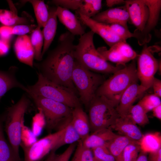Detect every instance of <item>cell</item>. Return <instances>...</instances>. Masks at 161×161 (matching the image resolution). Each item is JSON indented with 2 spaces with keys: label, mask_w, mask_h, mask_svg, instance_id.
I'll return each mask as SVG.
<instances>
[{
  "label": "cell",
  "mask_w": 161,
  "mask_h": 161,
  "mask_svg": "<svg viewBox=\"0 0 161 161\" xmlns=\"http://www.w3.org/2000/svg\"><path fill=\"white\" fill-rule=\"evenodd\" d=\"M75 36L68 31L62 34L56 47L48 52L44 60L34 63V65L44 77L77 95L78 93L72 79L75 61Z\"/></svg>",
  "instance_id": "1"
},
{
  "label": "cell",
  "mask_w": 161,
  "mask_h": 161,
  "mask_svg": "<svg viewBox=\"0 0 161 161\" xmlns=\"http://www.w3.org/2000/svg\"><path fill=\"white\" fill-rule=\"evenodd\" d=\"M95 33L91 30L80 36L74 52L75 60L84 67L94 72L114 73L126 66H114L105 60L97 51L94 45Z\"/></svg>",
  "instance_id": "2"
},
{
  "label": "cell",
  "mask_w": 161,
  "mask_h": 161,
  "mask_svg": "<svg viewBox=\"0 0 161 161\" xmlns=\"http://www.w3.org/2000/svg\"><path fill=\"white\" fill-rule=\"evenodd\" d=\"M113 74L98 88L95 95L105 97L116 108L125 90L131 84L137 82L135 59Z\"/></svg>",
  "instance_id": "3"
},
{
  "label": "cell",
  "mask_w": 161,
  "mask_h": 161,
  "mask_svg": "<svg viewBox=\"0 0 161 161\" xmlns=\"http://www.w3.org/2000/svg\"><path fill=\"white\" fill-rule=\"evenodd\" d=\"M38 109L42 112L47 131L51 132L63 129L70 123L72 109L56 101L28 94Z\"/></svg>",
  "instance_id": "4"
},
{
  "label": "cell",
  "mask_w": 161,
  "mask_h": 161,
  "mask_svg": "<svg viewBox=\"0 0 161 161\" xmlns=\"http://www.w3.org/2000/svg\"><path fill=\"white\" fill-rule=\"evenodd\" d=\"M29 99L25 95L15 104L8 107L4 114L5 129L9 143L17 154L21 143L24 117L30 105Z\"/></svg>",
  "instance_id": "5"
},
{
  "label": "cell",
  "mask_w": 161,
  "mask_h": 161,
  "mask_svg": "<svg viewBox=\"0 0 161 161\" xmlns=\"http://www.w3.org/2000/svg\"><path fill=\"white\" fill-rule=\"evenodd\" d=\"M38 79L34 84L27 86V94L51 99L73 109L82 106L77 95L69 89L54 83L37 72Z\"/></svg>",
  "instance_id": "6"
},
{
  "label": "cell",
  "mask_w": 161,
  "mask_h": 161,
  "mask_svg": "<svg viewBox=\"0 0 161 161\" xmlns=\"http://www.w3.org/2000/svg\"><path fill=\"white\" fill-rule=\"evenodd\" d=\"M72 79L80 102L88 110L97 89L105 80L104 77L84 67L75 60Z\"/></svg>",
  "instance_id": "7"
},
{
  "label": "cell",
  "mask_w": 161,
  "mask_h": 161,
  "mask_svg": "<svg viewBox=\"0 0 161 161\" xmlns=\"http://www.w3.org/2000/svg\"><path fill=\"white\" fill-rule=\"evenodd\" d=\"M88 110L90 134L103 129H110L119 116L111 102L103 96L95 94Z\"/></svg>",
  "instance_id": "8"
},
{
  "label": "cell",
  "mask_w": 161,
  "mask_h": 161,
  "mask_svg": "<svg viewBox=\"0 0 161 161\" xmlns=\"http://www.w3.org/2000/svg\"><path fill=\"white\" fill-rule=\"evenodd\" d=\"M138 57L137 77L140 82V85L147 90L152 86L154 76L159 68V64L147 43L143 45L142 51Z\"/></svg>",
  "instance_id": "9"
},
{
  "label": "cell",
  "mask_w": 161,
  "mask_h": 161,
  "mask_svg": "<svg viewBox=\"0 0 161 161\" xmlns=\"http://www.w3.org/2000/svg\"><path fill=\"white\" fill-rule=\"evenodd\" d=\"M148 7L149 16L145 26L141 32L134 31V33L140 45H144L150 41V33L157 26L160 17L161 10V0H143Z\"/></svg>",
  "instance_id": "10"
},
{
  "label": "cell",
  "mask_w": 161,
  "mask_h": 161,
  "mask_svg": "<svg viewBox=\"0 0 161 161\" xmlns=\"http://www.w3.org/2000/svg\"><path fill=\"white\" fill-rule=\"evenodd\" d=\"M125 6L131 23L136 27V31L141 32L149 16V10L143 0L125 1Z\"/></svg>",
  "instance_id": "11"
},
{
  "label": "cell",
  "mask_w": 161,
  "mask_h": 161,
  "mask_svg": "<svg viewBox=\"0 0 161 161\" xmlns=\"http://www.w3.org/2000/svg\"><path fill=\"white\" fill-rule=\"evenodd\" d=\"M76 14L81 22L88 27L95 34L100 36L110 47L117 42L126 41L122 40L116 35L109 25L97 22L92 18L79 13Z\"/></svg>",
  "instance_id": "12"
},
{
  "label": "cell",
  "mask_w": 161,
  "mask_h": 161,
  "mask_svg": "<svg viewBox=\"0 0 161 161\" xmlns=\"http://www.w3.org/2000/svg\"><path fill=\"white\" fill-rule=\"evenodd\" d=\"M92 18L100 23L108 25L118 24L128 29L127 22L129 18L125 6L109 8L99 12Z\"/></svg>",
  "instance_id": "13"
},
{
  "label": "cell",
  "mask_w": 161,
  "mask_h": 161,
  "mask_svg": "<svg viewBox=\"0 0 161 161\" xmlns=\"http://www.w3.org/2000/svg\"><path fill=\"white\" fill-rule=\"evenodd\" d=\"M113 129L121 135L139 141L143 135L131 117L128 114L120 116L116 119L110 129Z\"/></svg>",
  "instance_id": "14"
},
{
  "label": "cell",
  "mask_w": 161,
  "mask_h": 161,
  "mask_svg": "<svg viewBox=\"0 0 161 161\" xmlns=\"http://www.w3.org/2000/svg\"><path fill=\"white\" fill-rule=\"evenodd\" d=\"M13 48L16 57L20 62L33 67L34 51L29 36H18L14 42Z\"/></svg>",
  "instance_id": "15"
},
{
  "label": "cell",
  "mask_w": 161,
  "mask_h": 161,
  "mask_svg": "<svg viewBox=\"0 0 161 161\" xmlns=\"http://www.w3.org/2000/svg\"><path fill=\"white\" fill-rule=\"evenodd\" d=\"M146 90L137 82L130 85L123 94L119 103L116 108L119 116L127 114L133 103Z\"/></svg>",
  "instance_id": "16"
},
{
  "label": "cell",
  "mask_w": 161,
  "mask_h": 161,
  "mask_svg": "<svg viewBox=\"0 0 161 161\" xmlns=\"http://www.w3.org/2000/svg\"><path fill=\"white\" fill-rule=\"evenodd\" d=\"M56 15L59 21L73 35L82 36L85 29L77 16L69 10L57 6Z\"/></svg>",
  "instance_id": "17"
},
{
  "label": "cell",
  "mask_w": 161,
  "mask_h": 161,
  "mask_svg": "<svg viewBox=\"0 0 161 161\" xmlns=\"http://www.w3.org/2000/svg\"><path fill=\"white\" fill-rule=\"evenodd\" d=\"M71 123L74 128L83 141L90 134V127L88 115L83 109L82 106L72 109Z\"/></svg>",
  "instance_id": "18"
},
{
  "label": "cell",
  "mask_w": 161,
  "mask_h": 161,
  "mask_svg": "<svg viewBox=\"0 0 161 161\" xmlns=\"http://www.w3.org/2000/svg\"><path fill=\"white\" fill-rule=\"evenodd\" d=\"M49 16L48 20L42 30L44 37L42 57L47 51L55 36L57 26V7L48 6Z\"/></svg>",
  "instance_id": "19"
},
{
  "label": "cell",
  "mask_w": 161,
  "mask_h": 161,
  "mask_svg": "<svg viewBox=\"0 0 161 161\" xmlns=\"http://www.w3.org/2000/svg\"><path fill=\"white\" fill-rule=\"evenodd\" d=\"M17 70V67L13 66L7 71H0V100L6 93L12 88H18L26 92L27 86L19 82L16 77Z\"/></svg>",
  "instance_id": "20"
},
{
  "label": "cell",
  "mask_w": 161,
  "mask_h": 161,
  "mask_svg": "<svg viewBox=\"0 0 161 161\" xmlns=\"http://www.w3.org/2000/svg\"><path fill=\"white\" fill-rule=\"evenodd\" d=\"M117 135L111 129H104L90 134L88 137L82 141L84 146L91 149L100 146H106Z\"/></svg>",
  "instance_id": "21"
},
{
  "label": "cell",
  "mask_w": 161,
  "mask_h": 161,
  "mask_svg": "<svg viewBox=\"0 0 161 161\" xmlns=\"http://www.w3.org/2000/svg\"><path fill=\"white\" fill-rule=\"evenodd\" d=\"M33 22L32 17L25 12L19 16L15 8L10 10L0 9V22L3 25L13 27L19 24H33Z\"/></svg>",
  "instance_id": "22"
},
{
  "label": "cell",
  "mask_w": 161,
  "mask_h": 161,
  "mask_svg": "<svg viewBox=\"0 0 161 161\" xmlns=\"http://www.w3.org/2000/svg\"><path fill=\"white\" fill-rule=\"evenodd\" d=\"M4 114L0 115V161H21L19 154L14 151L6 140L4 132Z\"/></svg>",
  "instance_id": "23"
},
{
  "label": "cell",
  "mask_w": 161,
  "mask_h": 161,
  "mask_svg": "<svg viewBox=\"0 0 161 161\" xmlns=\"http://www.w3.org/2000/svg\"><path fill=\"white\" fill-rule=\"evenodd\" d=\"M140 151L146 153L155 151L161 148V135L160 132L143 135L139 141Z\"/></svg>",
  "instance_id": "24"
},
{
  "label": "cell",
  "mask_w": 161,
  "mask_h": 161,
  "mask_svg": "<svg viewBox=\"0 0 161 161\" xmlns=\"http://www.w3.org/2000/svg\"><path fill=\"white\" fill-rule=\"evenodd\" d=\"M80 140L71 123L64 129L61 130L55 144L54 150H56L66 144L77 142Z\"/></svg>",
  "instance_id": "25"
},
{
  "label": "cell",
  "mask_w": 161,
  "mask_h": 161,
  "mask_svg": "<svg viewBox=\"0 0 161 161\" xmlns=\"http://www.w3.org/2000/svg\"><path fill=\"white\" fill-rule=\"evenodd\" d=\"M30 3L33 7L37 23V26L41 28L46 23L49 16L48 6L43 0H30L23 1Z\"/></svg>",
  "instance_id": "26"
},
{
  "label": "cell",
  "mask_w": 161,
  "mask_h": 161,
  "mask_svg": "<svg viewBox=\"0 0 161 161\" xmlns=\"http://www.w3.org/2000/svg\"><path fill=\"white\" fill-rule=\"evenodd\" d=\"M134 141H136L126 136L117 135L110 141L106 146L115 157L116 161L121 156L125 147Z\"/></svg>",
  "instance_id": "27"
},
{
  "label": "cell",
  "mask_w": 161,
  "mask_h": 161,
  "mask_svg": "<svg viewBox=\"0 0 161 161\" xmlns=\"http://www.w3.org/2000/svg\"><path fill=\"white\" fill-rule=\"evenodd\" d=\"M97 49L104 59L107 61H109L116 63L117 64L123 65H125L129 62L122 55L115 44L108 49L105 47H99Z\"/></svg>",
  "instance_id": "28"
},
{
  "label": "cell",
  "mask_w": 161,
  "mask_h": 161,
  "mask_svg": "<svg viewBox=\"0 0 161 161\" xmlns=\"http://www.w3.org/2000/svg\"><path fill=\"white\" fill-rule=\"evenodd\" d=\"M101 0H82L76 13L92 18L100 12L102 7Z\"/></svg>",
  "instance_id": "29"
},
{
  "label": "cell",
  "mask_w": 161,
  "mask_h": 161,
  "mask_svg": "<svg viewBox=\"0 0 161 161\" xmlns=\"http://www.w3.org/2000/svg\"><path fill=\"white\" fill-rule=\"evenodd\" d=\"M31 42L33 48L34 59L38 61L42 60V51L44 45V37L41 28L38 26L31 33L30 37Z\"/></svg>",
  "instance_id": "30"
},
{
  "label": "cell",
  "mask_w": 161,
  "mask_h": 161,
  "mask_svg": "<svg viewBox=\"0 0 161 161\" xmlns=\"http://www.w3.org/2000/svg\"><path fill=\"white\" fill-rule=\"evenodd\" d=\"M127 114L131 117L136 124L140 126H144L149 122L147 113L138 103L132 105L129 108Z\"/></svg>",
  "instance_id": "31"
},
{
  "label": "cell",
  "mask_w": 161,
  "mask_h": 161,
  "mask_svg": "<svg viewBox=\"0 0 161 161\" xmlns=\"http://www.w3.org/2000/svg\"><path fill=\"white\" fill-rule=\"evenodd\" d=\"M93 159L92 150L84 146L81 140H78L71 161H93Z\"/></svg>",
  "instance_id": "32"
},
{
  "label": "cell",
  "mask_w": 161,
  "mask_h": 161,
  "mask_svg": "<svg viewBox=\"0 0 161 161\" xmlns=\"http://www.w3.org/2000/svg\"><path fill=\"white\" fill-rule=\"evenodd\" d=\"M140 151L139 141H134L125 147L120 158L122 161H135Z\"/></svg>",
  "instance_id": "33"
},
{
  "label": "cell",
  "mask_w": 161,
  "mask_h": 161,
  "mask_svg": "<svg viewBox=\"0 0 161 161\" xmlns=\"http://www.w3.org/2000/svg\"><path fill=\"white\" fill-rule=\"evenodd\" d=\"M147 113L154 108L161 104L160 97L154 94L147 95L138 103Z\"/></svg>",
  "instance_id": "34"
},
{
  "label": "cell",
  "mask_w": 161,
  "mask_h": 161,
  "mask_svg": "<svg viewBox=\"0 0 161 161\" xmlns=\"http://www.w3.org/2000/svg\"><path fill=\"white\" fill-rule=\"evenodd\" d=\"M94 157L102 161H116L115 157L105 145L91 149Z\"/></svg>",
  "instance_id": "35"
},
{
  "label": "cell",
  "mask_w": 161,
  "mask_h": 161,
  "mask_svg": "<svg viewBox=\"0 0 161 161\" xmlns=\"http://www.w3.org/2000/svg\"><path fill=\"white\" fill-rule=\"evenodd\" d=\"M82 0H53L48 1L49 4L59 6L67 9L76 11L79 8Z\"/></svg>",
  "instance_id": "36"
},
{
  "label": "cell",
  "mask_w": 161,
  "mask_h": 161,
  "mask_svg": "<svg viewBox=\"0 0 161 161\" xmlns=\"http://www.w3.org/2000/svg\"><path fill=\"white\" fill-rule=\"evenodd\" d=\"M109 25L114 33L123 40L126 41L129 38H135L134 33L130 32L129 29L120 24H114Z\"/></svg>",
  "instance_id": "37"
},
{
  "label": "cell",
  "mask_w": 161,
  "mask_h": 161,
  "mask_svg": "<svg viewBox=\"0 0 161 161\" xmlns=\"http://www.w3.org/2000/svg\"><path fill=\"white\" fill-rule=\"evenodd\" d=\"M37 25L30 24H19L12 27V34L13 35L21 36L31 33L36 28Z\"/></svg>",
  "instance_id": "38"
},
{
  "label": "cell",
  "mask_w": 161,
  "mask_h": 161,
  "mask_svg": "<svg viewBox=\"0 0 161 161\" xmlns=\"http://www.w3.org/2000/svg\"><path fill=\"white\" fill-rule=\"evenodd\" d=\"M77 143V142L70 144L63 153L59 155H56L54 161H69L75 150Z\"/></svg>",
  "instance_id": "39"
},
{
  "label": "cell",
  "mask_w": 161,
  "mask_h": 161,
  "mask_svg": "<svg viewBox=\"0 0 161 161\" xmlns=\"http://www.w3.org/2000/svg\"><path fill=\"white\" fill-rule=\"evenodd\" d=\"M12 27L3 25L0 27V38L10 40L13 35L12 34Z\"/></svg>",
  "instance_id": "40"
},
{
  "label": "cell",
  "mask_w": 161,
  "mask_h": 161,
  "mask_svg": "<svg viewBox=\"0 0 161 161\" xmlns=\"http://www.w3.org/2000/svg\"><path fill=\"white\" fill-rule=\"evenodd\" d=\"M10 40L0 38V57L5 55L10 49Z\"/></svg>",
  "instance_id": "41"
},
{
  "label": "cell",
  "mask_w": 161,
  "mask_h": 161,
  "mask_svg": "<svg viewBox=\"0 0 161 161\" xmlns=\"http://www.w3.org/2000/svg\"><path fill=\"white\" fill-rule=\"evenodd\" d=\"M153 87L154 94L158 97H161V81L160 80L154 78L153 82Z\"/></svg>",
  "instance_id": "42"
},
{
  "label": "cell",
  "mask_w": 161,
  "mask_h": 161,
  "mask_svg": "<svg viewBox=\"0 0 161 161\" xmlns=\"http://www.w3.org/2000/svg\"><path fill=\"white\" fill-rule=\"evenodd\" d=\"M149 153L148 161H161V148Z\"/></svg>",
  "instance_id": "43"
},
{
  "label": "cell",
  "mask_w": 161,
  "mask_h": 161,
  "mask_svg": "<svg viewBox=\"0 0 161 161\" xmlns=\"http://www.w3.org/2000/svg\"><path fill=\"white\" fill-rule=\"evenodd\" d=\"M106 4L107 7H110L118 4H124L125 1L123 0H106Z\"/></svg>",
  "instance_id": "44"
},
{
  "label": "cell",
  "mask_w": 161,
  "mask_h": 161,
  "mask_svg": "<svg viewBox=\"0 0 161 161\" xmlns=\"http://www.w3.org/2000/svg\"><path fill=\"white\" fill-rule=\"evenodd\" d=\"M152 110L153 116L160 120H161V104L154 108Z\"/></svg>",
  "instance_id": "45"
},
{
  "label": "cell",
  "mask_w": 161,
  "mask_h": 161,
  "mask_svg": "<svg viewBox=\"0 0 161 161\" xmlns=\"http://www.w3.org/2000/svg\"><path fill=\"white\" fill-rule=\"evenodd\" d=\"M135 161H148L147 153L140 151Z\"/></svg>",
  "instance_id": "46"
},
{
  "label": "cell",
  "mask_w": 161,
  "mask_h": 161,
  "mask_svg": "<svg viewBox=\"0 0 161 161\" xmlns=\"http://www.w3.org/2000/svg\"><path fill=\"white\" fill-rule=\"evenodd\" d=\"M55 151H51L47 158L44 161H54L56 154H55Z\"/></svg>",
  "instance_id": "47"
},
{
  "label": "cell",
  "mask_w": 161,
  "mask_h": 161,
  "mask_svg": "<svg viewBox=\"0 0 161 161\" xmlns=\"http://www.w3.org/2000/svg\"><path fill=\"white\" fill-rule=\"evenodd\" d=\"M93 161H102L94 157V159H93Z\"/></svg>",
  "instance_id": "48"
},
{
  "label": "cell",
  "mask_w": 161,
  "mask_h": 161,
  "mask_svg": "<svg viewBox=\"0 0 161 161\" xmlns=\"http://www.w3.org/2000/svg\"><path fill=\"white\" fill-rule=\"evenodd\" d=\"M121 161V160H119V161Z\"/></svg>",
  "instance_id": "49"
},
{
  "label": "cell",
  "mask_w": 161,
  "mask_h": 161,
  "mask_svg": "<svg viewBox=\"0 0 161 161\" xmlns=\"http://www.w3.org/2000/svg\"></svg>",
  "instance_id": "50"
}]
</instances>
